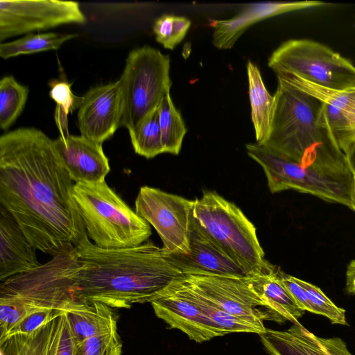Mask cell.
<instances>
[{"label": "cell", "instance_id": "obj_21", "mask_svg": "<svg viewBox=\"0 0 355 355\" xmlns=\"http://www.w3.org/2000/svg\"><path fill=\"white\" fill-rule=\"evenodd\" d=\"M65 313L78 343L94 336L118 331L117 312L103 302H94Z\"/></svg>", "mask_w": 355, "mask_h": 355}, {"label": "cell", "instance_id": "obj_11", "mask_svg": "<svg viewBox=\"0 0 355 355\" xmlns=\"http://www.w3.org/2000/svg\"><path fill=\"white\" fill-rule=\"evenodd\" d=\"M248 277L208 275H187L184 279L193 288L215 302L230 314L266 331L263 322L279 324L286 320L272 311L254 293Z\"/></svg>", "mask_w": 355, "mask_h": 355}, {"label": "cell", "instance_id": "obj_6", "mask_svg": "<svg viewBox=\"0 0 355 355\" xmlns=\"http://www.w3.org/2000/svg\"><path fill=\"white\" fill-rule=\"evenodd\" d=\"M248 155L263 169L272 193L293 189L354 211L355 178L351 171L304 167L261 144H248Z\"/></svg>", "mask_w": 355, "mask_h": 355}, {"label": "cell", "instance_id": "obj_4", "mask_svg": "<svg viewBox=\"0 0 355 355\" xmlns=\"http://www.w3.org/2000/svg\"><path fill=\"white\" fill-rule=\"evenodd\" d=\"M73 196L88 236L108 249L139 245L151 235L150 224L107 185L75 183Z\"/></svg>", "mask_w": 355, "mask_h": 355}, {"label": "cell", "instance_id": "obj_16", "mask_svg": "<svg viewBox=\"0 0 355 355\" xmlns=\"http://www.w3.org/2000/svg\"><path fill=\"white\" fill-rule=\"evenodd\" d=\"M259 335L270 355H354L342 338L318 336L300 323L284 331L267 329Z\"/></svg>", "mask_w": 355, "mask_h": 355}, {"label": "cell", "instance_id": "obj_20", "mask_svg": "<svg viewBox=\"0 0 355 355\" xmlns=\"http://www.w3.org/2000/svg\"><path fill=\"white\" fill-rule=\"evenodd\" d=\"M280 269L267 261L263 269L247 278L254 293L274 312L293 324H300L299 319L305 311L300 309L282 284Z\"/></svg>", "mask_w": 355, "mask_h": 355}, {"label": "cell", "instance_id": "obj_32", "mask_svg": "<svg viewBox=\"0 0 355 355\" xmlns=\"http://www.w3.org/2000/svg\"><path fill=\"white\" fill-rule=\"evenodd\" d=\"M40 308L14 297H0V344L25 317Z\"/></svg>", "mask_w": 355, "mask_h": 355}, {"label": "cell", "instance_id": "obj_33", "mask_svg": "<svg viewBox=\"0 0 355 355\" xmlns=\"http://www.w3.org/2000/svg\"><path fill=\"white\" fill-rule=\"evenodd\" d=\"M78 344L67 314L62 311L54 319L47 355H75Z\"/></svg>", "mask_w": 355, "mask_h": 355}, {"label": "cell", "instance_id": "obj_22", "mask_svg": "<svg viewBox=\"0 0 355 355\" xmlns=\"http://www.w3.org/2000/svg\"><path fill=\"white\" fill-rule=\"evenodd\" d=\"M251 118L257 143L263 144L270 126L275 96L270 94L263 81L258 67L251 61L247 64Z\"/></svg>", "mask_w": 355, "mask_h": 355}, {"label": "cell", "instance_id": "obj_1", "mask_svg": "<svg viewBox=\"0 0 355 355\" xmlns=\"http://www.w3.org/2000/svg\"><path fill=\"white\" fill-rule=\"evenodd\" d=\"M72 181L53 140L42 130L19 128L0 137V205L35 249L51 257L88 236Z\"/></svg>", "mask_w": 355, "mask_h": 355}, {"label": "cell", "instance_id": "obj_14", "mask_svg": "<svg viewBox=\"0 0 355 355\" xmlns=\"http://www.w3.org/2000/svg\"><path fill=\"white\" fill-rule=\"evenodd\" d=\"M156 316L171 329L200 343L225 334L181 291L177 282L150 302Z\"/></svg>", "mask_w": 355, "mask_h": 355}, {"label": "cell", "instance_id": "obj_39", "mask_svg": "<svg viewBox=\"0 0 355 355\" xmlns=\"http://www.w3.org/2000/svg\"><path fill=\"white\" fill-rule=\"evenodd\" d=\"M355 141V108L352 113V124L351 129L348 133V135L342 145L340 149L343 152L344 150L352 142Z\"/></svg>", "mask_w": 355, "mask_h": 355}, {"label": "cell", "instance_id": "obj_29", "mask_svg": "<svg viewBox=\"0 0 355 355\" xmlns=\"http://www.w3.org/2000/svg\"><path fill=\"white\" fill-rule=\"evenodd\" d=\"M50 97L55 102V120L61 136L69 135L67 116L78 110L83 96L75 95L69 83L64 80H53L49 83Z\"/></svg>", "mask_w": 355, "mask_h": 355}, {"label": "cell", "instance_id": "obj_30", "mask_svg": "<svg viewBox=\"0 0 355 355\" xmlns=\"http://www.w3.org/2000/svg\"><path fill=\"white\" fill-rule=\"evenodd\" d=\"M191 24L187 17L164 15L156 19L153 29L157 42L172 50L184 39Z\"/></svg>", "mask_w": 355, "mask_h": 355}, {"label": "cell", "instance_id": "obj_9", "mask_svg": "<svg viewBox=\"0 0 355 355\" xmlns=\"http://www.w3.org/2000/svg\"><path fill=\"white\" fill-rule=\"evenodd\" d=\"M268 66L276 75H293L330 89L355 88V66L328 46L313 40L285 42L272 53Z\"/></svg>", "mask_w": 355, "mask_h": 355}, {"label": "cell", "instance_id": "obj_3", "mask_svg": "<svg viewBox=\"0 0 355 355\" xmlns=\"http://www.w3.org/2000/svg\"><path fill=\"white\" fill-rule=\"evenodd\" d=\"M263 144L304 167L350 171L326 122L323 103L281 79Z\"/></svg>", "mask_w": 355, "mask_h": 355}, {"label": "cell", "instance_id": "obj_7", "mask_svg": "<svg viewBox=\"0 0 355 355\" xmlns=\"http://www.w3.org/2000/svg\"><path fill=\"white\" fill-rule=\"evenodd\" d=\"M169 71L170 58L155 48L144 46L129 53L119 80L123 99L121 126L130 137L170 94Z\"/></svg>", "mask_w": 355, "mask_h": 355}, {"label": "cell", "instance_id": "obj_34", "mask_svg": "<svg viewBox=\"0 0 355 355\" xmlns=\"http://www.w3.org/2000/svg\"><path fill=\"white\" fill-rule=\"evenodd\" d=\"M123 343L118 331L94 336L78 344L75 355H121Z\"/></svg>", "mask_w": 355, "mask_h": 355}, {"label": "cell", "instance_id": "obj_17", "mask_svg": "<svg viewBox=\"0 0 355 355\" xmlns=\"http://www.w3.org/2000/svg\"><path fill=\"white\" fill-rule=\"evenodd\" d=\"M320 1H300L258 3L245 6L229 19L213 20V44L220 49L232 48L239 37L252 24L266 18L285 12L326 6Z\"/></svg>", "mask_w": 355, "mask_h": 355}, {"label": "cell", "instance_id": "obj_15", "mask_svg": "<svg viewBox=\"0 0 355 355\" xmlns=\"http://www.w3.org/2000/svg\"><path fill=\"white\" fill-rule=\"evenodd\" d=\"M53 143L76 183L91 184L105 180L110 167L101 144L82 135H60Z\"/></svg>", "mask_w": 355, "mask_h": 355}, {"label": "cell", "instance_id": "obj_19", "mask_svg": "<svg viewBox=\"0 0 355 355\" xmlns=\"http://www.w3.org/2000/svg\"><path fill=\"white\" fill-rule=\"evenodd\" d=\"M35 250L16 220L0 205L1 282L40 266Z\"/></svg>", "mask_w": 355, "mask_h": 355}, {"label": "cell", "instance_id": "obj_5", "mask_svg": "<svg viewBox=\"0 0 355 355\" xmlns=\"http://www.w3.org/2000/svg\"><path fill=\"white\" fill-rule=\"evenodd\" d=\"M192 224L248 277L263 269L266 260L256 228L234 203L205 191L194 200Z\"/></svg>", "mask_w": 355, "mask_h": 355}, {"label": "cell", "instance_id": "obj_24", "mask_svg": "<svg viewBox=\"0 0 355 355\" xmlns=\"http://www.w3.org/2000/svg\"><path fill=\"white\" fill-rule=\"evenodd\" d=\"M78 35L77 33H29L18 40L1 43L0 56L3 59H8L20 55L57 50L65 42Z\"/></svg>", "mask_w": 355, "mask_h": 355}, {"label": "cell", "instance_id": "obj_37", "mask_svg": "<svg viewBox=\"0 0 355 355\" xmlns=\"http://www.w3.org/2000/svg\"><path fill=\"white\" fill-rule=\"evenodd\" d=\"M345 291L349 295H355V259L347 267Z\"/></svg>", "mask_w": 355, "mask_h": 355}, {"label": "cell", "instance_id": "obj_38", "mask_svg": "<svg viewBox=\"0 0 355 355\" xmlns=\"http://www.w3.org/2000/svg\"><path fill=\"white\" fill-rule=\"evenodd\" d=\"M349 166L355 178V141L350 144L343 151Z\"/></svg>", "mask_w": 355, "mask_h": 355}, {"label": "cell", "instance_id": "obj_10", "mask_svg": "<svg viewBox=\"0 0 355 355\" xmlns=\"http://www.w3.org/2000/svg\"><path fill=\"white\" fill-rule=\"evenodd\" d=\"M194 200L159 189L141 187L135 211L153 226L171 253L189 254Z\"/></svg>", "mask_w": 355, "mask_h": 355}, {"label": "cell", "instance_id": "obj_40", "mask_svg": "<svg viewBox=\"0 0 355 355\" xmlns=\"http://www.w3.org/2000/svg\"><path fill=\"white\" fill-rule=\"evenodd\" d=\"M354 211H355V183H354Z\"/></svg>", "mask_w": 355, "mask_h": 355}, {"label": "cell", "instance_id": "obj_8", "mask_svg": "<svg viewBox=\"0 0 355 355\" xmlns=\"http://www.w3.org/2000/svg\"><path fill=\"white\" fill-rule=\"evenodd\" d=\"M80 267L76 248L60 253L36 268L1 282L0 297H14L36 308L66 312L74 304L71 288Z\"/></svg>", "mask_w": 355, "mask_h": 355}, {"label": "cell", "instance_id": "obj_25", "mask_svg": "<svg viewBox=\"0 0 355 355\" xmlns=\"http://www.w3.org/2000/svg\"><path fill=\"white\" fill-rule=\"evenodd\" d=\"M158 114L164 152L178 155L187 128L181 114L173 103L170 94L162 99L158 107Z\"/></svg>", "mask_w": 355, "mask_h": 355}, {"label": "cell", "instance_id": "obj_13", "mask_svg": "<svg viewBox=\"0 0 355 355\" xmlns=\"http://www.w3.org/2000/svg\"><path fill=\"white\" fill-rule=\"evenodd\" d=\"M123 111L120 80L94 87L83 96L77 114L80 135L103 144L121 126Z\"/></svg>", "mask_w": 355, "mask_h": 355}, {"label": "cell", "instance_id": "obj_31", "mask_svg": "<svg viewBox=\"0 0 355 355\" xmlns=\"http://www.w3.org/2000/svg\"><path fill=\"white\" fill-rule=\"evenodd\" d=\"M297 281L305 291L313 313L327 318L332 324L348 325L344 309L337 306L319 287L298 278Z\"/></svg>", "mask_w": 355, "mask_h": 355}, {"label": "cell", "instance_id": "obj_28", "mask_svg": "<svg viewBox=\"0 0 355 355\" xmlns=\"http://www.w3.org/2000/svg\"><path fill=\"white\" fill-rule=\"evenodd\" d=\"M130 141L135 152L147 159L164 153L158 108L143 121L135 134L130 137Z\"/></svg>", "mask_w": 355, "mask_h": 355}, {"label": "cell", "instance_id": "obj_18", "mask_svg": "<svg viewBox=\"0 0 355 355\" xmlns=\"http://www.w3.org/2000/svg\"><path fill=\"white\" fill-rule=\"evenodd\" d=\"M189 254L169 253L173 263L184 275L248 277V275L193 225Z\"/></svg>", "mask_w": 355, "mask_h": 355}, {"label": "cell", "instance_id": "obj_26", "mask_svg": "<svg viewBox=\"0 0 355 355\" xmlns=\"http://www.w3.org/2000/svg\"><path fill=\"white\" fill-rule=\"evenodd\" d=\"M55 318L31 334L8 337L0 344L1 355H47Z\"/></svg>", "mask_w": 355, "mask_h": 355}, {"label": "cell", "instance_id": "obj_12", "mask_svg": "<svg viewBox=\"0 0 355 355\" xmlns=\"http://www.w3.org/2000/svg\"><path fill=\"white\" fill-rule=\"evenodd\" d=\"M79 3L58 0H1L0 40L67 24H84Z\"/></svg>", "mask_w": 355, "mask_h": 355}, {"label": "cell", "instance_id": "obj_27", "mask_svg": "<svg viewBox=\"0 0 355 355\" xmlns=\"http://www.w3.org/2000/svg\"><path fill=\"white\" fill-rule=\"evenodd\" d=\"M29 89L19 83L12 76L0 80V128L8 130L23 111Z\"/></svg>", "mask_w": 355, "mask_h": 355}, {"label": "cell", "instance_id": "obj_35", "mask_svg": "<svg viewBox=\"0 0 355 355\" xmlns=\"http://www.w3.org/2000/svg\"><path fill=\"white\" fill-rule=\"evenodd\" d=\"M61 312L47 309H38L25 317L8 334L7 338L17 334H28L58 315ZM6 338V339H7Z\"/></svg>", "mask_w": 355, "mask_h": 355}, {"label": "cell", "instance_id": "obj_36", "mask_svg": "<svg viewBox=\"0 0 355 355\" xmlns=\"http://www.w3.org/2000/svg\"><path fill=\"white\" fill-rule=\"evenodd\" d=\"M280 279L289 292L297 306L304 311L312 313L311 307L309 303L306 293L300 284L297 278L279 271Z\"/></svg>", "mask_w": 355, "mask_h": 355}, {"label": "cell", "instance_id": "obj_23", "mask_svg": "<svg viewBox=\"0 0 355 355\" xmlns=\"http://www.w3.org/2000/svg\"><path fill=\"white\" fill-rule=\"evenodd\" d=\"M177 284L184 294L225 334L262 332L252 324L236 318L220 308L215 302L193 288L184 277L177 282Z\"/></svg>", "mask_w": 355, "mask_h": 355}, {"label": "cell", "instance_id": "obj_2", "mask_svg": "<svg viewBox=\"0 0 355 355\" xmlns=\"http://www.w3.org/2000/svg\"><path fill=\"white\" fill-rule=\"evenodd\" d=\"M76 250L80 267L71 296L77 304L101 302L114 309H129L153 302L185 276L168 251L151 241L108 249L91 243L87 236Z\"/></svg>", "mask_w": 355, "mask_h": 355}]
</instances>
